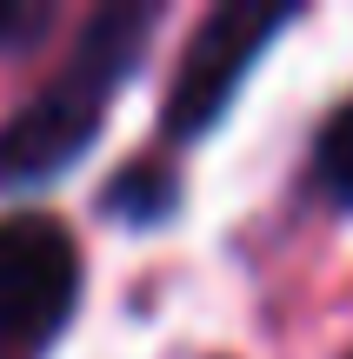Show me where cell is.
<instances>
[{
    "instance_id": "1",
    "label": "cell",
    "mask_w": 353,
    "mask_h": 359,
    "mask_svg": "<svg viewBox=\"0 0 353 359\" xmlns=\"http://www.w3.org/2000/svg\"><path fill=\"white\" fill-rule=\"evenodd\" d=\"M160 27L154 0H114L93 7L67 67L0 127V187H47L100 140L114 93L140 74V53Z\"/></svg>"
},
{
    "instance_id": "2",
    "label": "cell",
    "mask_w": 353,
    "mask_h": 359,
    "mask_svg": "<svg viewBox=\"0 0 353 359\" xmlns=\"http://www.w3.org/2000/svg\"><path fill=\"white\" fill-rule=\"evenodd\" d=\"M300 20V7L287 0H220L207 20L187 34V53L173 67V87H167V107H160V127L167 140H200L227 120L240 80L260 67V53L274 47V34Z\"/></svg>"
},
{
    "instance_id": "3",
    "label": "cell",
    "mask_w": 353,
    "mask_h": 359,
    "mask_svg": "<svg viewBox=\"0 0 353 359\" xmlns=\"http://www.w3.org/2000/svg\"><path fill=\"white\" fill-rule=\"evenodd\" d=\"M80 299V253L74 233L47 213L0 219V359H34L60 339Z\"/></svg>"
},
{
    "instance_id": "4",
    "label": "cell",
    "mask_w": 353,
    "mask_h": 359,
    "mask_svg": "<svg viewBox=\"0 0 353 359\" xmlns=\"http://www.w3.org/2000/svg\"><path fill=\"white\" fill-rule=\"evenodd\" d=\"M307 187L333 206L353 213V100H340L314 133V154H307Z\"/></svg>"
},
{
    "instance_id": "5",
    "label": "cell",
    "mask_w": 353,
    "mask_h": 359,
    "mask_svg": "<svg viewBox=\"0 0 353 359\" xmlns=\"http://www.w3.org/2000/svg\"><path fill=\"white\" fill-rule=\"evenodd\" d=\"M100 206L114 219H133V226H160V219L180 206V173H173L167 160H133V167L100 193Z\"/></svg>"
},
{
    "instance_id": "6",
    "label": "cell",
    "mask_w": 353,
    "mask_h": 359,
    "mask_svg": "<svg viewBox=\"0 0 353 359\" xmlns=\"http://www.w3.org/2000/svg\"><path fill=\"white\" fill-rule=\"evenodd\" d=\"M40 27H47V7H13V0H0V47H13V40H34Z\"/></svg>"
},
{
    "instance_id": "7",
    "label": "cell",
    "mask_w": 353,
    "mask_h": 359,
    "mask_svg": "<svg viewBox=\"0 0 353 359\" xmlns=\"http://www.w3.org/2000/svg\"><path fill=\"white\" fill-rule=\"evenodd\" d=\"M347 359H353V353H347Z\"/></svg>"
}]
</instances>
